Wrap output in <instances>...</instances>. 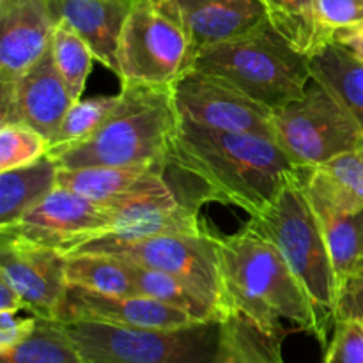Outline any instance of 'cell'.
<instances>
[{
	"mask_svg": "<svg viewBox=\"0 0 363 363\" xmlns=\"http://www.w3.org/2000/svg\"><path fill=\"white\" fill-rule=\"evenodd\" d=\"M66 264L55 248L0 238V277L20 294L28 314L57 319L69 286Z\"/></svg>",
	"mask_w": 363,
	"mask_h": 363,
	"instance_id": "cell-12",
	"label": "cell"
},
{
	"mask_svg": "<svg viewBox=\"0 0 363 363\" xmlns=\"http://www.w3.org/2000/svg\"><path fill=\"white\" fill-rule=\"evenodd\" d=\"M323 363H363V323L337 319Z\"/></svg>",
	"mask_w": 363,
	"mask_h": 363,
	"instance_id": "cell-31",
	"label": "cell"
},
{
	"mask_svg": "<svg viewBox=\"0 0 363 363\" xmlns=\"http://www.w3.org/2000/svg\"><path fill=\"white\" fill-rule=\"evenodd\" d=\"M215 243L230 312L280 339L291 332L315 337L311 300L272 241L245 225L230 236H215Z\"/></svg>",
	"mask_w": 363,
	"mask_h": 363,
	"instance_id": "cell-2",
	"label": "cell"
},
{
	"mask_svg": "<svg viewBox=\"0 0 363 363\" xmlns=\"http://www.w3.org/2000/svg\"><path fill=\"white\" fill-rule=\"evenodd\" d=\"M73 103L50 45L41 59L13 85L0 87V123L34 128L50 145Z\"/></svg>",
	"mask_w": 363,
	"mask_h": 363,
	"instance_id": "cell-13",
	"label": "cell"
},
{
	"mask_svg": "<svg viewBox=\"0 0 363 363\" xmlns=\"http://www.w3.org/2000/svg\"><path fill=\"white\" fill-rule=\"evenodd\" d=\"M52 53L57 69L69 89L71 98L78 101L84 94L85 82L94 60L91 48L67 21L59 20L52 38Z\"/></svg>",
	"mask_w": 363,
	"mask_h": 363,
	"instance_id": "cell-28",
	"label": "cell"
},
{
	"mask_svg": "<svg viewBox=\"0 0 363 363\" xmlns=\"http://www.w3.org/2000/svg\"><path fill=\"white\" fill-rule=\"evenodd\" d=\"M119 101L117 96H96L89 99H78L67 110L59 131L50 142L48 149L66 147V145H74L78 142H84L85 138L91 137L116 108Z\"/></svg>",
	"mask_w": 363,
	"mask_h": 363,
	"instance_id": "cell-29",
	"label": "cell"
},
{
	"mask_svg": "<svg viewBox=\"0 0 363 363\" xmlns=\"http://www.w3.org/2000/svg\"><path fill=\"white\" fill-rule=\"evenodd\" d=\"M332 41L342 46L351 55L357 57L358 60L363 62V27H358L357 25V27L340 28V30H337L333 34Z\"/></svg>",
	"mask_w": 363,
	"mask_h": 363,
	"instance_id": "cell-35",
	"label": "cell"
},
{
	"mask_svg": "<svg viewBox=\"0 0 363 363\" xmlns=\"http://www.w3.org/2000/svg\"><path fill=\"white\" fill-rule=\"evenodd\" d=\"M135 0H50L57 20L82 35L96 60L119 77L121 35Z\"/></svg>",
	"mask_w": 363,
	"mask_h": 363,
	"instance_id": "cell-17",
	"label": "cell"
},
{
	"mask_svg": "<svg viewBox=\"0 0 363 363\" xmlns=\"http://www.w3.org/2000/svg\"><path fill=\"white\" fill-rule=\"evenodd\" d=\"M59 165L46 152L30 165L0 172V229L16 223L57 188Z\"/></svg>",
	"mask_w": 363,
	"mask_h": 363,
	"instance_id": "cell-20",
	"label": "cell"
},
{
	"mask_svg": "<svg viewBox=\"0 0 363 363\" xmlns=\"http://www.w3.org/2000/svg\"><path fill=\"white\" fill-rule=\"evenodd\" d=\"M272 121L277 144L300 170L363 147L360 121L314 78L300 99L273 110Z\"/></svg>",
	"mask_w": 363,
	"mask_h": 363,
	"instance_id": "cell-9",
	"label": "cell"
},
{
	"mask_svg": "<svg viewBox=\"0 0 363 363\" xmlns=\"http://www.w3.org/2000/svg\"><path fill=\"white\" fill-rule=\"evenodd\" d=\"M268 20L305 55H314L333 35L319 16V0H261Z\"/></svg>",
	"mask_w": 363,
	"mask_h": 363,
	"instance_id": "cell-22",
	"label": "cell"
},
{
	"mask_svg": "<svg viewBox=\"0 0 363 363\" xmlns=\"http://www.w3.org/2000/svg\"><path fill=\"white\" fill-rule=\"evenodd\" d=\"M323 25L335 34L340 28L363 23V0H319Z\"/></svg>",
	"mask_w": 363,
	"mask_h": 363,
	"instance_id": "cell-32",
	"label": "cell"
},
{
	"mask_svg": "<svg viewBox=\"0 0 363 363\" xmlns=\"http://www.w3.org/2000/svg\"><path fill=\"white\" fill-rule=\"evenodd\" d=\"M57 319L62 323L87 321L131 328H181L204 323L140 294H105L71 284Z\"/></svg>",
	"mask_w": 363,
	"mask_h": 363,
	"instance_id": "cell-14",
	"label": "cell"
},
{
	"mask_svg": "<svg viewBox=\"0 0 363 363\" xmlns=\"http://www.w3.org/2000/svg\"><path fill=\"white\" fill-rule=\"evenodd\" d=\"M197 48L229 41L268 20L261 0H167Z\"/></svg>",
	"mask_w": 363,
	"mask_h": 363,
	"instance_id": "cell-18",
	"label": "cell"
},
{
	"mask_svg": "<svg viewBox=\"0 0 363 363\" xmlns=\"http://www.w3.org/2000/svg\"><path fill=\"white\" fill-rule=\"evenodd\" d=\"M126 262L128 269H130L135 293L140 294V296H147L151 300L160 301V303L186 312V314L194 315L199 321H211V319L223 321L208 305L202 303L194 293H190L186 286H183L176 277L169 275L165 272H160V269L135 264V262Z\"/></svg>",
	"mask_w": 363,
	"mask_h": 363,
	"instance_id": "cell-26",
	"label": "cell"
},
{
	"mask_svg": "<svg viewBox=\"0 0 363 363\" xmlns=\"http://www.w3.org/2000/svg\"><path fill=\"white\" fill-rule=\"evenodd\" d=\"M0 363H84V358L62 321L38 318L23 342L0 351Z\"/></svg>",
	"mask_w": 363,
	"mask_h": 363,
	"instance_id": "cell-24",
	"label": "cell"
},
{
	"mask_svg": "<svg viewBox=\"0 0 363 363\" xmlns=\"http://www.w3.org/2000/svg\"><path fill=\"white\" fill-rule=\"evenodd\" d=\"M197 45L167 0H135L121 35V84L172 85L194 69Z\"/></svg>",
	"mask_w": 363,
	"mask_h": 363,
	"instance_id": "cell-8",
	"label": "cell"
},
{
	"mask_svg": "<svg viewBox=\"0 0 363 363\" xmlns=\"http://www.w3.org/2000/svg\"><path fill=\"white\" fill-rule=\"evenodd\" d=\"M38 315L18 318L14 312H0V351L23 342L34 330Z\"/></svg>",
	"mask_w": 363,
	"mask_h": 363,
	"instance_id": "cell-34",
	"label": "cell"
},
{
	"mask_svg": "<svg viewBox=\"0 0 363 363\" xmlns=\"http://www.w3.org/2000/svg\"><path fill=\"white\" fill-rule=\"evenodd\" d=\"M20 311H27L23 300L13 289V286L0 277V312H14V314H18Z\"/></svg>",
	"mask_w": 363,
	"mask_h": 363,
	"instance_id": "cell-36",
	"label": "cell"
},
{
	"mask_svg": "<svg viewBox=\"0 0 363 363\" xmlns=\"http://www.w3.org/2000/svg\"><path fill=\"white\" fill-rule=\"evenodd\" d=\"M57 23L50 0H0V87L13 85L41 59Z\"/></svg>",
	"mask_w": 363,
	"mask_h": 363,
	"instance_id": "cell-15",
	"label": "cell"
},
{
	"mask_svg": "<svg viewBox=\"0 0 363 363\" xmlns=\"http://www.w3.org/2000/svg\"><path fill=\"white\" fill-rule=\"evenodd\" d=\"M112 225V209L67 188L57 186L16 223L0 229V238L55 248L64 255Z\"/></svg>",
	"mask_w": 363,
	"mask_h": 363,
	"instance_id": "cell-11",
	"label": "cell"
},
{
	"mask_svg": "<svg viewBox=\"0 0 363 363\" xmlns=\"http://www.w3.org/2000/svg\"><path fill=\"white\" fill-rule=\"evenodd\" d=\"M169 169L194 181L188 195L199 202L236 206L248 216L264 211L301 170L277 140L179 119Z\"/></svg>",
	"mask_w": 363,
	"mask_h": 363,
	"instance_id": "cell-1",
	"label": "cell"
},
{
	"mask_svg": "<svg viewBox=\"0 0 363 363\" xmlns=\"http://www.w3.org/2000/svg\"><path fill=\"white\" fill-rule=\"evenodd\" d=\"M301 177L318 215H347L363 208V147L301 170Z\"/></svg>",
	"mask_w": 363,
	"mask_h": 363,
	"instance_id": "cell-19",
	"label": "cell"
},
{
	"mask_svg": "<svg viewBox=\"0 0 363 363\" xmlns=\"http://www.w3.org/2000/svg\"><path fill=\"white\" fill-rule=\"evenodd\" d=\"M247 227L275 245L301 284L315 315V339L326 347L337 323L339 282L301 172L280 190L264 211L250 216Z\"/></svg>",
	"mask_w": 363,
	"mask_h": 363,
	"instance_id": "cell-4",
	"label": "cell"
},
{
	"mask_svg": "<svg viewBox=\"0 0 363 363\" xmlns=\"http://www.w3.org/2000/svg\"><path fill=\"white\" fill-rule=\"evenodd\" d=\"M84 363H215L222 321L181 328H131L103 323H64Z\"/></svg>",
	"mask_w": 363,
	"mask_h": 363,
	"instance_id": "cell-6",
	"label": "cell"
},
{
	"mask_svg": "<svg viewBox=\"0 0 363 363\" xmlns=\"http://www.w3.org/2000/svg\"><path fill=\"white\" fill-rule=\"evenodd\" d=\"M167 163L135 167H80L59 169L57 186L67 188L98 204L117 208L137 199L170 190Z\"/></svg>",
	"mask_w": 363,
	"mask_h": 363,
	"instance_id": "cell-16",
	"label": "cell"
},
{
	"mask_svg": "<svg viewBox=\"0 0 363 363\" xmlns=\"http://www.w3.org/2000/svg\"><path fill=\"white\" fill-rule=\"evenodd\" d=\"M179 119L222 131L255 133L275 140L273 110L223 78L191 69L172 84Z\"/></svg>",
	"mask_w": 363,
	"mask_h": 363,
	"instance_id": "cell-10",
	"label": "cell"
},
{
	"mask_svg": "<svg viewBox=\"0 0 363 363\" xmlns=\"http://www.w3.org/2000/svg\"><path fill=\"white\" fill-rule=\"evenodd\" d=\"M318 215V213H315ZM335 269L337 282L363 272V208L347 215H318Z\"/></svg>",
	"mask_w": 363,
	"mask_h": 363,
	"instance_id": "cell-25",
	"label": "cell"
},
{
	"mask_svg": "<svg viewBox=\"0 0 363 363\" xmlns=\"http://www.w3.org/2000/svg\"><path fill=\"white\" fill-rule=\"evenodd\" d=\"M194 69L223 78L272 110L300 99L312 80L311 57L269 20L247 34L201 48Z\"/></svg>",
	"mask_w": 363,
	"mask_h": 363,
	"instance_id": "cell-5",
	"label": "cell"
},
{
	"mask_svg": "<svg viewBox=\"0 0 363 363\" xmlns=\"http://www.w3.org/2000/svg\"><path fill=\"white\" fill-rule=\"evenodd\" d=\"M177 126L172 85L121 84L116 108L91 137L48 155L59 169L169 165Z\"/></svg>",
	"mask_w": 363,
	"mask_h": 363,
	"instance_id": "cell-3",
	"label": "cell"
},
{
	"mask_svg": "<svg viewBox=\"0 0 363 363\" xmlns=\"http://www.w3.org/2000/svg\"><path fill=\"white\" fill-rule=\"evenodd\" d=\"M48 140L30 126L0 123V172L30 165L48 152Z\"/></svg>",
	"mask_w": 363,
	"mask_h": 363,
	"instance_id": "cell-30",
	"label": "cell"
},
{
	"mask_svg": "<svg viewBox=\"0 0 363 363\" xmlns=\"http://www.w3.org/2000/svg\"><path fill=\"white\" fill-rule=\"evenodd\" d=\"M337 319H360L363 323V272L340 284Z\"/></svg>",
	"mask_w": 363,
	"mask_h": 363,
	"instance_id": "cell-33",
	"label": "cell"
},
{
	"mask_svg": "<svg viewBox=\"0 0 363 363\" xmlns=\"http://www.w3.org/2000/svg\"><path fill=\"white\" fill-rule=\"evenodd\" d=\"M312 78L337 96L363 126V62L337 43L311 55Z\"/></svg>",
	"mask_w": 363,
	"mask_h": 363,
	"instance_id": "cell-21",
	"label": "cell"
},
{
	"mask_svg": "<svg viewBox=\"0 0 363 363\" xmlns=\"http://www.w3.org/2000/svg\"><path fill=\"white\" fill-rule=\"evenodd\" d=\"M280 337L268 335L240 312L222 321V339L215 363H286Z\"/></svg>",
	"mask_w": 363,
	"mask_h": 363,
	"instance_id": "cell-23",
	"label": "cell"
},
{
	"mask_svg": "<svg viewBox=\"0 0 363 363\" xmlns=\"http://www.w3.org/2000/svg\"><path fill=\"white\" fill-rule=\"evenodd\" d=\"M358 27H363V23H362V25H358Z\"/></svg>",
	"mask_w": 363,
	"mask_h": 363,
	"instance_id": "cell-37",
	"label": "cell"
},
{
	"mask_svg": "<svg viewBox=\"0 0 363 363\" xmlns=\"http://www.w3.org/2000/svg\"><path fill=\"white\" fill-rule=\"evenodd\" d=\"M67 282L105 294H137L128 264L110 255H67Z\"/></svg>",
	"mask_w": 363,
	"mask_h": 363,
	"instance_id": "cell-27",
	"label": "cell"
},
{
	"mask_svg": "<svg viewBox=\"0 0 363 363\" xmlns=\"http://www.w3.org/2000/svg\"><path fill=\"white\" fill-rule=\"evenodd\" d=\"M80 254L110 255L121 261L169 273L186 286V289L202 303L208 305L220 319H225L230 314L220 272L215 234L209 230L201 234H155L126 241L89 238L71 248L66 257Z\"/></svg>",
	"mask_w": 363,
	"mask_h": 363,
	"instance_id": "cell-7",
	"label": "cell"
}]
</instances>
